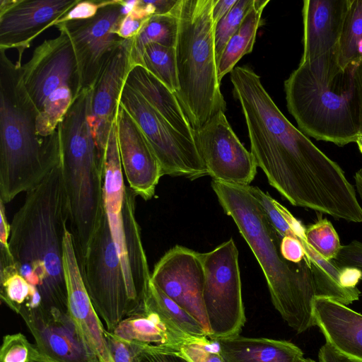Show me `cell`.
Returning <instances> with one entry per match:
<instances>
[{
    "label": "cell",
    "mask_w": 362,
    "mask_h": 362,
    "mask_svg": "<svg viewBox=\"0 0 362 362\" xmlns=\"http://www.w3.org/2000/svg\"><path fill=\"white\" fill-rule=\"evenodd\" d=\"M180 353L190 362H223L216 340L193 337L181 346Z\"/></svg>",
    "instance_id": "836d02e7"
},
{
    "label": "cell",
    "mask_w": 362,
    "mask_h": 362,
    "mask_svg": "<svg viewBox=\"0 0 362 362\" xmlns=\"http://www.w3.org/2000/svg\"><path fill=\"white\" fill-rule=\"evenodd\" d=\"M131 45L132 38L121 42L103 67L93 87L89 121L103 156L116 120L121 93L132 66Z\"/></svg>",
    "instance_id": "d6986e66"
},
{
    "label": "cell",
    "mask_w": 362,
    "mask_h": 362,
    "mask_svg": "<svg viewBox=\"0 0 362 362\" xmlns=\"http://www.w3.org/2000/svg\"><path fill=\"white\" fill-rule=\"evenodd\" d=\"M356 192L362 201V169L358 170L354 176Z\"/></svg>",
    "instance_id": "f6af8a7d"
},
{
    "label": "cell",
    "mask_w": 362,
    "mask_h": 362,
    "mask_svg": "<svg viewBox=\"0 0 362 362\" xmlns=\"http://www.w3.org/2000/svg\"><path fill=\"white\" fill-rule=\"evenodd\" d=\"M361 278V271L354 267H341L339 275L341 286L347 289H354Z\"/></svg>",
    "instance_id": "60d3db41"
},
{
    "label": "cell",
    "mask_w": 362,
    "mask_h": 362,
    "mask_svg": "<svg viewBox=\"0 0 362 362\" xmlns=\"http://www.w3.org/2000/svg\"><path fill=\"white\" fill-rule=\"evenodd\" d=\"M148 18H142L131 11L122 19L117 31V35L122 39L133 38Z\"/></svg>",
    "instance_id": "f35d334b"
},
{
    "label": "cell",
    "mask_w": 362,
    "mask_h": 362,
    "mask_svg": "<svg viewBox=\"0 0 362 362\" xmlns=\"http://www.w3.org/2000/svg\"><path fill=\"white\" fill-rule=\"evenodd\" d=\"M318 359L320 362H354L337 353L327 343L319 350Z\"/></svg>",
    "instance_id": "ee69618b"
},
{
    "label": "cell",
    "mask_w": 362,
    "mask_h": 362,
    "mask_svg": "<svg viewBox=\"0 0 362 362\" xmlns=\"http://www.w3.org/2000/svg\"><path fill=\"white\" fill-rule=\"evenodd\" d=\"M269 3V0H255L240 26L227 43L217 64L220 82L244 55L252 51L263 11Z\"/></svg>",
    "instance_id": "484cf974"
},
{
    "label": "cell",
    "mask_w": 362,
    "mask_h": 362,
    "mask_svg": "<svg viewBox=\"0 0 362 362\" xmlns=\"http://www.w3.org/2000/svg\"><path fill=\"white\" fill-rule=\"evenodd\" d=\"M281 252L286 260L293 263L300 262L305 259L304 250L300 242L289 236L282 238Z\"/></svg>",
    "instance_id": "ab89813d"
},
{
    "label": "cell",
    "mask_w": 362,
    "mask_h": 362,
    "mask_svg": "<svg viewBox=\"0 0 362 362\" xmlns=\"http://www.w3.org/2000/svg\"><path fill=\"white\" fill-rule=\"evenodd\" d=\"M63 260L69 313L100 362H115L105 335V327L86 289L74 238L69 228L64 239Z\"/></svg>",
    "instance_id": "ffe728a7"
},
{
    "label": "cell",
    "mask_w": 362,
    "mask_h": 362,
    "mask_svg": "<svg viewBox=\"0 0 362 362\" xmlns=\"http://www.w3.org/2000/svg\"><path fill=\"white\" fill-rule=\"evenodd\" d=\"M69 220L60 163L28 191L10 223V251L17 273L42 305L67 310L64 239Z\"/></svg>",
    "instance_id": "7a4b0ae2"
},
{
    "label": "cell",
    "mask_w": 362,
    "mask_h": 362,
    "mask_svg": "<svg viewBox=\"0 0 362 362\" xmlns=\"http://www.w3.org/2000/svg\"><path fill=\"white\" fill-rule=\"evenodd\" d=\"M230 74L250 152L269 184L293 206L356 221L362 207L341 168L288 120L252 68L235 66Z\"/></svg>",
    "instance_id": "6da1fadb"
},
{
    "label": "cell",
    "mask_w": 362,
    "mask_h": 362,
    "mask_svg": "<svg viewBox=\"0 0 362 362\" xmlns=\"http://www.w3.org/2000/svg\"><path fill=\"white\" fill-rule=\"evenodd\" d=\"M254 1L238 0L228 13L216 25L214 45L217 64L227 43L240 26Z\"/></svg>",
    "instance_id": "1f68e13d"
},
{
    "label": "cell",
    "mask_w": 362,
    "mask_h": 362,
    "mask_svg": "<svg viewBox=\"0 0 362 362\" xmlns=\"http://www.w3.org/2000/svg\"><path fill=\"white\" fill-rule=\"evenodd\" d=\"M141 306L158 313L171 325L190 336L208 337L200 323L167 296L151 279Z\"/></svg>",
    "instance_id": "f1b7e54d"
},
{
    "label": "cell",
    "mask_w": 362,
    "mask_h": 362,
    "mask_svg": "<svg viewBox=\"0 0 362 362\" xmlns=\"http://www.w3.org/2000/svg\"><path fill=\"white\" fill-rule=\"evenodd\" d=\"M204 271L203 299L211 340L239 335L246 317L242 298L238 251L232 238L199 253Z\"/></svg>",
    "instance_id": "8fae6325"
},
{
    "label": "cell",
    "mask_w": 362,
    "mask_h": 362,
    "mask_svg": "<svg viewBox=\"0 0 362 362\" xmlns=\"http://www.w3.org/2000/svg\"><path fill=\"white\" fill-rule=\"evenodd\" d=\"M354 69L342 70L336 54L300 63L284 81L286 105L299 129L343 146L361 135Z\"/></svg>",
    "instance_id": "5b68a950"
},
{
    "label": "cell",
    "mask_w": 362,
    "mask_h": 362,
    "mask_svg": "<svg viewBox=\"0 0 362 362\" xmlns=\"http://www.w3.org/2000/svg\"><path fill=\"white\" fill-rule=\"evenodd\" d=\"M358 146V148L362 153V134L358 136L356 142Z\"/></svg>",
    "instance_id": "bcb514c9"
},
{
    "label": "cell",
    "mask_w": 362,
    "mask_h": 362,
    "mask_svg": "<svg viewBox=\"0 0 362 362\" xmlns=\"http://www.w3.org/2000/svg\"><path fill=\"white\" fill-rule=\"evenodd\" d=\"M134 4V1H103L94 16L54 25L62 29L71 42L82 89L93 87L103 67L124 40L117 31L122 19Z\"/></svg>",
    "instance_id": "4fadbf2b"
},
{
    "label": "cell",
    "mask_w": 362,
    "mask_h": 362,
    "mask_svg": "<svg viewBox=\"0 0 362 362\" xmlns=\"http://www.w3.org/2000/svg\"><path fill=\"white\" fill-rule=\"evenodd\" d=\"M59 146L69 230L79 261L105 211L104 156L91 129L85 124L64 128L59 134Z\"/></svg>",
    "instance_id": "52a82bcc"
},
{
    "label": "cell",
    "mask_w": 362,
    "mask_h": 362,
    "mask_svg": "<svg viewBox=\"0 0 362 362\" xmlns=\"http://www.w3.org/2000/svg\"><path fill=\"white\" fill-rule=\"evenodd\" d=\"M315 326L337 353L362 362V315L337 300L317 296L313 303Z\"/></svg>",
    "instance_id": "7402d4cb"
},
{
    "label": "cell",
    "mask_w": 362,
    "mask_h": 362,
    "mask_svg": "<svg viewBox=\"0 0 362 362\" xmlns=\"http://www.w3.org/2000/svg\"><path fill=\"white\" fill-rule=\"evenodd\" d=\"M305 237L312 247L327 260L334 259L342 246L336 230L326 218L305 226Z\"/></svg>",
    "instance_id": "4dcf8cb0"
},
{
    "label": "cell",
    "mask_w": 362,
    "mask_h": 362,
    "mask_svg": "<svg viewBox=\"0 0 362 362\" xmlns=\"http://www.w3.org/2000/svg\"><path fill=\"white\" fill-rule=\"evenodd\" d=\"M116 127L123 175L136 196L148 200L163 176L160 165L140 127L120 104Z\"/></svg>",
    "instance_id": "ac0fdd59"
},
{
    "label": "cell",
    "mask_w": 362,
    "mask_h": 362,
    "mask_svg": "<svg viewBox=\"0 0 362 362\" xmlns=\"http://www.w3.org/2000/svg\"><path fill=\"white\" fill-rule=\"evenodd\" d=\"M38 351L25 335L18 332L3 337L0 362H37Z\"/></svg>",
    "instance_id": "d6a6232c"
},
{
    "label": "cell",
    "mask_w": 362,
    "mask_h": 362,
    "mask_svg": "<svg viewBox=\"0 0 362 362\" xmlns=\"http://www.w3.org/2000/svg\"><path fill=\"white\" fill-rule=\"evenodd\" d=\"M194 141L214 180L249 185L255 178V159L238 139L224 112H219L194 131Z\"/></svg>",
    "instance_id": "5bb4252c"
},
{
    "label": "cell",
    "mask_w": 362,
    "mask_h": 362,
    "mask_svg": "<svg viewBox=\"0 0 362 362\" xmlns=\"http://www.w3.org/2000/svg\"><path fill=\"white\" fill-rule=\"evenodd\" d=\"M137 344L132 362H190L179 351Z\"/></svg>",
    "instance_id": "e575fe53"
},
{
    "label": "cell",
    "mask_w": 362,
    "mask_h": 362,
    "mask_svg": "<svg viewBox=\"0 0 362 362\" xmlns=\"http://www.w3.org/2000/svg\"><path fill=\"white\" fill-rule=\"evenodd\" d=\"M19 315L35 339L37 362H100L67 310L42 305Z\"/></svg>",
    "instance_id": "9a60e30c"
},
{
    "label": "cell",
    "mask_w": 362,
    "mask_h": 362,
    "mask_svg": "<svg viewBox=\"0 0 362 362\" xmlns=\"http://www.w3.org/2000/svg\"><path fill=\"white\" fill-rule=\"evenodd\" d=\"M238 0H215L212 9V20L214 25L232 8Z\"/></svg>",
    "instance_id": "b9f144b4"
},
{
    "label": "cell",
    "mask_w": 362,
    "mask_h": 362,
    "mask_svg": "<svg viewBox=\"0 0 362 362\" xmlns=\"http://www.w3.org/2000/svg\"><path fill=\"white\" fill-rule=\"evenodd\" d=\"M301 362H315V361L311 358H305Z\"/></svg>",
    "instance_id": "7dc6e473"
},
{
    "label": "cell",
    "mask_w": 362,
    "mask_h": 362,
    "mask_svg": "<svg viewBox=\"0 0 362 362\" xmlns=\"http://www.w3.org/2000/svg\"><path fill=\"white\" fill-rule=\"evenodd\" d=\"M349 0H305L303 52L300 63L336 54Z\"/></svg>",
    "instance_id": "44dd1931"
},
{
    "label": "cell",
    "mask_w": 362,
    "mask_h": 362,
    "mask_svg": "<svg viewBox=\"0 0 362 362\" xmlns=\"http://www.w3.org/2000/svg\"><path fill=\"white\" fill-rule=\"evenodd\" d=\"M37 117L21 66L0 49V201L5 204L37 185L60 163L57 129L49 137L41 136Z\"/></svg>",
    "instance_id": "277c9868"
},
{
    "label": "cell",
    "mask_w": 362,
    "mask_h": 362,
    "mask_svg": "<svg viewBox=\"0 0 362 362\" xmlns=\"http://www.w3.org/2000/svg\"><path fill=\"white\" fill-rule=\"evenodd\" d=\"M177 30L176 6L170 13L150 16L136 35L132 38L130 50L132 65L142 66L144 50L149 43H158L166 47H175Z\"/></svg>",
    "instance_id": "4316f807"
},
{
    "label": "cell",
    "mask_w": 362,
    "mask_h": 362,
    "mask_svg": "<svg viewBox=\"0 0 362 362\" xmlns=\"http://www.w3.org/2000/svg\"><path fill=\"white\" fill-rule=\"evenodd\" d=\"M125 83L136 91L176 130L194 141V131L175 94L160 81L141 65L132 66ZM196 144V143H195Z\"/></svg>",
    "instance_id": "d4e9b609"
},
{
    "label": "cell",
    "mask_w": 362,
    "mask_h": 362,
    "mask_svg": "<svg viewBox=\"0 0 362 362\" xmlns=\"http://www.w3.org/2000/svg\"><path fill=\"white\" fill-rule=\"evenodd\" d=\"M336 56L344 71L362 60V0H349Z\"/></svg>",
    "instance_id": "83f0119b"
},
{
    "label": "cell",
    "mask_w": 362,
    "mask_h": 362,
    "mask_svg": "<svg viewBox=\"0 0 362 362\" xmlns=\"http://www.w3.org/2000/svg\"><path fill=\"white\" fill-rule=\"evenodd\" d=\"M79 0H1L0 49H15L22 66L26 49L43 31L54 26Z\"/></svg>",
    "instance_id": "e0dca14e"
},
{
    "label": "cell",
    "mask_w": 362,
    "mask_h": 362,
    "mask_svg": "<svg viewBox=\"0 0 362 362\" xmlns=\"http://www.w3.org/2000/svg\"><path fill=\"white\" fill-rule=\"evenodd\" d=\"M112 333L129 341L175 351H180L182 344L193 337L144 306L122 320Z\"/></svg>",
    "instance_id": "603a6c76"
},
{
    "label": "cell",
    "mask_w": 362,
    "mask_h": 362,
    "mask_svg": "<svg viewBox=\"0 0 362 362\" xmlns=\"http://www.w3.org/2000/svg\"><path fill=\"white\" fill-rule=\"evenodd\" d=\"M79 265L92 304L105 329L112 332L139 307L128 289L105 211Z\"/></svg>",
    "instance_id": "30bf717a"
},
{
    "label": "cell",
    "mask_w": 362,
    "mask_h": 362,
    "mask_svg": "<svg viewBox=\"0 0 362 362\" xmlns=\"http://www.w3.org/2000/svg\"><path fill=\"white\" fill-rule=\"evenodd\" d=\"M44 40L21 66L24 87L38 111L37 128L42 137L53 135L81 91L76 54L67 34Z\"/></svg>",
    "instance_id": "9c48e42d"
},
{
    "label": "cell",
    "mask_w": 362,
    "mask_h": 362,
    "mask_svg": "<svg viewBox=\"0 0 362 362\" xmlns=\"http://www.w3.org/2000/svg\"><path fill=\"white\" fill-rule=\"evenodd\" d=\"M119 104L140 127L160 165L163 176H183L194 180L209 175L195 142L176 130L126 83Z\"/></svg>",
    "instance_id": "7c38bea8"
},
{
    "label": "cell",
    "mask_w": 362,
    "mask_h": 362,
    "mask_svg": "<svg viewBox=\"0 0 362 362\" xmlns=\"http://www.w3.org/2000/svg\"><path fill=\"white\" fill-rule=\"evenodd\" d=\"M223 362H301L303 351L286 340L235 337L216 340Z\"/></svg>",
    "instance_id": "cb8c5ba5"
},
{
    "label": "cell",
    "mask_w": 362,
    "mask_h": 362,
    "mask_svg": "<svg viewBox=\"0 0 362 362\" xmlns=\"http://www.w3.org/2000/svg\"><path fill=\"white\" fill-rule=\"evenodd\" d=\"M211 187L259 262L275 309L298 334L314 327L313 303L317 293L307 260L293 263L283 257V238L245 185L213 180Z\"/></svg>",
    "instance_id": "3957f363"
},
{
    "label": "cell",
    "mask_w": 362,
    "mask_h": 362,
    "mask_svg": "<svg viewBox=\"0 0 362 362\" xmlns=\"http://www.w3.org/2000/svg\"><path fill=\"white\" fill-rule=\"evenodd\" d=\"M103 1H79L62 18H61L55 25L68 21L83 20L90 18L94 16Z\"/></svg>",
    "instance_id": "74e56055"
},
{
    "label": "cell",
    "mask_w": 362,
    "mask_h": 362,
    "mask_svg": "<svg viewBox=\"0 0 362 362\" xmlns=\"http://www.w3.org/2000/svg\"><path fill=\"white\" fill-rule=\"evenodd\" d=\"M353 76L360 112L361 132L362 134V60L354 69Z\"/></svg>",
    "instance_id": "7bdbcfd3"
},
{
    "label": "cell",
    "mask_w": 362,
    "mask_h": 362,
    "mask_svg": "<svg viewBox=\"0 0 362 362\" xmlns=\"http://www.w3.org/2000/svg\"><path fill=\"white\" fill-rule=\"evenodd\" d=\"M339 267H354L361 272L362 281V243L353 240L347 245H342L338 255L334 259Z\"/></svg>",
    "instance_id": "8d00e7d4"
},
{
    "label": "cell",
    "mask_w": 362,
    "mask_h": 362,
    "mask_svg": "<svg viewBox=\"0 0 362 362\" xmlns=\"http://www.w3.org/2000/svg\"><path fill=\"white\" fill-rule=\"evenodd\" d=\"M105 335L115 362H132L138 347L136 342L123 339L106 329Z\"/></svg>",
    "instance_id": "d590c367"
},
{
    "label": "cell",
    "mask_w": 362,
    "mask_h": 362,
    "mask_svg": "<svg viewBox=\"0 0 362 362\" xmlns=\"http://www.w3.org/2000/svg\"><path fill=\"white\" fill-rule=\"evenodd\" d=\"M104 207L129 293L139 308L151 282L146 255L136 218V194L124 185L116 120L107 142L103 160Z\"/></svg>",
    "instance_id": "ba28073f"
},
{
    "label": "cell",
    "mask_w": 362,
    "mask_h": 362,
    "mask_svg": "<svg viewBox=\"0 0 362 362\" xmlns=\"http://www.w3.org/2000/svg\"><path fill=\"white\" fill-rule=\"evenodd\" d=\"M151 279L197 320L209 336L203 299L204 271L199 252L180 245L173 247L156 263Z\"/></svg>",
    "instance_id": "2e32d148"
},
{
    "label": "cell",
    "mask_w": 362,
    "mask_h": 362,
    "mask_svg": "<svg viewBox=\"0 0 362 362\" xmlns=\"http://www.w3.org/2000/svg\"><path fill=\"white\" fill-rule=\"evenodd\" d=\"M142 66L171 91L175 93L178 90L175 47L148 44L144 50Z\"/></svg>",
    "instance_id": "f546056e"
},
{
    "label": "cell",
    "mask_w": 362,
    "mask_h": 362,
    "mask_svg": "<svg viewBox=\"0 0 362 362\" xmlns=\"http://www.w3.org/2000/svg\"><path fill=\"white\" fill-rule=\"evenodd\" d=\"M215 0H178L175 45L179 89L175 93L194 131L226 103L220 89L212 9Z\"/></svg>",
    "instance_id": "8992f818"
}]
</instances>
